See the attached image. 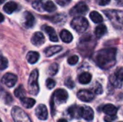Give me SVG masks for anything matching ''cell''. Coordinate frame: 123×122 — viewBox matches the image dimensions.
<instances>
[{
  "instance_id": "37",
  "label": "cell",
  "mask_w": 123,
  "mask_h": 122,
  "mask_svg": "<svg viewBox=\"0 0 123 122\" xmlns=\"http://www.w3.org/2000/svg\"><path fill=\"white\" fill-rule=\"evenodd\" d=\"M116 119V116H107L105 117V121L106 122H112Z\"/></svg>"
},
{
  "instance_id": "42",
  "label": "cell",
  "mask_w": 123,
  "mask_h": 122,
  "mask_svg": "<svg viewBox=\"0 0 123 122\" xmlns=\"http://www.w3.org/2000/svg\"><path fill=\"white\" fill-rule=\"evenodd\" d=\"M0 122H1V119H0Z\"/></svg>"
},
{
  "instance_id": "23",
  "label": "cell",
  "mask_w": 123,
  "mask_h": 122,
  "mask_svg": "<svg viewBox=\"0 0 123 122\" xmlns=\"http://www.w3.org/2000/svg\"><path fill=\"white\" fill-rule=\"evenodd\" d=\"M92 80V75L89 73L84 72L79 76V81L81 84H87Z\"/></svg>"
},
{
  "instance_id": "8",
  "label": "cell",
  "mask_w": 123,
  "mask_h": 122,
  "mask_svg": "<svg viewBox=\"0 0 123 122\" xmlns=\"http://www.w3.org/2000/svg\"><path fill=\"white\" fill-rule=\"evenodd\" d=\"M89 8L88 6L84 3V2H79L75 6H74L70 14L71 15H77V14H85L88 12Z\"/></svg>"
},
{
  "instance_id": "3",
  "label": "cell",
  "mask_w": 123,
  "mask_h": 122,
  "mask_svg": "<svg viewBox=\"0 0 123 122\" xmlns=\"http://www.w3.org/2000/svg\"><path fill=\"white\" fill-rule=\"evenodd\" d=\"M38 70H34L31 72L28 80V91L31 95L35 96L39 93L38 85Z\"/></svg>"
},
{
  "instance_id": "13",
  "label": "cell",
  "mask_w": 123,
  "mask_h": 122,
  "mask_svg": "<svg viewBox=\"0 0 123 122\" xmlns=\"http://www.w3.org/2000/svg\"><path fill=\"white\" fill-rule=\"evenodd\" d=\"M45 36L40 32H35L31 38V42L35 46H40L43 45L45 43Z\"/></svg>"
},
{
  "instance_id": "6",
  "label": "cell",
  "mask_w": 123,
  "mask_h": 122,
  "mask_svg": "<svg viewBox=\"0 0 123 122\" xmlns=\"http://www.w3.org/2000/svg\"><path fill=\"white\" fill-rule=\"evenodd\" d=\"M110 83L115 88H121L123 83V68H117L110 77Z\"/></svg>"
},
{
  "instance_id": "35",
  "label": "cell",
  "mask_w": 123,
  "mask_h": 122,
  "mask_svg": "<svg viewBox=\"0 0 123 122\" xmlns=\"http://www.w3.org/2000/svg\"><path fill=\"white\" fill-rule=\"evenodd\" d=\"M71 0H55V1L61 6H66L68 4Z\"/></svg>"
},
{
  "instance_id": "33",
  "label": "cell",
  "mask_w": 123,
  "mask_h": 122,
  "mask_svg": "<svg viewBox=\"0 0 123 122\" xmlns=\"http://www.w3.org/2000/svg\"><path fill=\"white\" fill-rule=\"evenodd\" d=\"M55 82L52 78H48L46 80V86L48 89H52L55 87Z\"/></svg>"
},
{
  "instance_id": "21",
  "label": "cell",
  "mask_w": 123,
  "mask_h": 122,
  "mask_svg": "<svg viewBox=\"0 0 123 122\" xmlns=\"http://www.w3.org/2000/svg\"><path fill=\"white\" fill-rule=\"evenodd\" d=\"M68 112L72 118H79L81 117V107L77 106H72L68 109Z\"/></svg>"
},
{
  "instance_id": "1",
  "label": "cell",
  "mask_w": 123,
  "mask_h": 122,
  "mask_svg": "<svg viewBox=\"0 0 123 122\" xmlns=\"http://www.w3.org/2000/svg\"><path fill=\"white\" fill-rule=\"evenodd\" d=\"M116 48H106L99 50L95 56L96 63L102 69L111 68L116 62Z\"/></svg>"
},
{
  "instance_id": "25",
  "label": "cell",
  "mask_w": 123,
  "mask_h": 122,
  "mask_svg": "<svg viewBox=\"0 0 123 122\" xmlns=\"http://www.w3.org/2000/svg\"><path fill=\"white\" fill-rule=\"evenodd\" d=\"M94 32L97 37H101L107 32V27L105 24H99L96 27Z\"/></svg>"
},
{
  "instance_id": "2",
  "label": "cell",
  "mask_w": 123,
  "mask_h": 122,
  "mask_svg": "<svg viewBox=\"0 0 123 122\" xmlns=\"http://www.w3.org/2000/svg\"><path fill=\"white\" fill-rule=\"evenodd\" d=\"M104 13L116 28H123V12L115 9H108L104 11Z\"/></svg>"
},
{
  "instance_id": "38",
  "label": "cell",
  "mask_w": 123,
  "mask_h": 122,
  "mask_svg": "<svg viewBox=\"0 0 123 122\" xmlns=\"http://www.w3.org/2000/svg\"><path fill=\"white\" fill-rule=\"evenodd\" d=\"M117 4L120 6H123V0H115Z\"/></svg>"
},
{
  "instance_id": "36",
  "label": "cell",
  "mask_w": 123,
  "mask_h": 122,
  "mask_svg": "<svg viewBox=\"0 0 123 122\" xmlns=\"http://www.w3.org/2000/svg\"><path fill=\"white\" fill-rule=\"evenodd\" d=\"M110 0H97V2L99 5H101V6H105V5H107L110 3Z\"/></svg>"
},
{
  "instance_id": "28",
  "label": "cell",
  "mask_w": 123,
  "mask_h": 122,
  "mask_svg": "<svg viewBox=\"0 0 123 122\" xmlns=\"http://www.w3.org/2000/svg\"><path fill=\"white\" fill-rule=\"evenodd\" d=\"M58 68H59V66H58V65L57 63L51 64L49 66V68H48V72L49 75L55 76L58 73Z\"/></svg>"
},
{
  "instance_id": "40",
  "label": "cell",
  "mask_w": 123,
  "mask_h": 122,
  "mask_svg": "<svg viewBox=\"0 0 123 122\" xmlns=\"http://www.w3.org/2000/svg\"><path fill=\"white\" fill-rule=\"evenodd\" d=\"M58 122H68L66 119H59Z\"/></svg>"
},
{
  "instance_id": "16",
  "label": "cell",
  "mask_w": 123,
  "mask_h": 122,
  "mask_svg": "<svg viewBox=\"0 0 123 122\" xmlns=\"http://www.w3.org/2000/svg\"><path fill=\"white\" fill-rule=\"evenodd\" d=\"M27 60L30 64H35L40 58V55L37 52L30 51L27 54Z\"/></svg>"
},
{
  "instance_id": "12",
  "label": "cell",
  "mask_w": 123,
  "mask_h": 122,
  "mask_svg": "<svg viewBox=\"0 0 123 122\" xmlns=\"http://www.w3.org/2000/svg\"><path fill=\"white\" fill-rule=\"evenodd\" d=\"M35 114L40 120H46L48 119V110L45 105L40 104L35 109Z\"/></svg>"
},
{
  "instance_id": "17",
  "label": "cell",
  "mask_w": 123,
  "mask_h": 122,
  "mask_svg": "<svg viewBox=\"0 0 123 122\" xmlns=\"http://www.w3.org/2000/svg\"><path fill=\"white\" fill-rule=\"evenodd\" d=\"M103 111L107 116H115L117 112V109L112 104H107L103 107Z\"/></svg>"
},
{
  "instance_id": "41",
  "label": "cell",
  "mask_w": 123,
  "mask_h": 122,
  "mask_svg": "<svg viewBox=\"0 0 123 122\" xmlns=\"http://www.w3.org/2000/svg\"><path fill=\"white\" fill-rule=\"evenodd\" d=\"M4 1H5V0H0V4H1L2 3H4Z\"/></svg>"
},
{
  "instance_id": "15",
  "label": "cell",
  "mask_w": 123,
  "mask_h": 122,
  "mask_svg": "<svg viewBox=\"0 0 123 122\" xmlns=\"http://www.w3.org/2000/svg\"><path fill=\"white\" fill-rule=\"evenodd\" d=\"M24 15H25V26L27 28L32 27L35 23V17L30 12H25Z\"/></svg>"
},
{
  "instance_id": "14",
  "label": "cell",
  "mask_w": 123,
  "mask_h": 122,
  "mask_svg": "<svg viewBox=\"0 0 123 122\" xmlns=\"http://www.w3.org/2000/svg\"><path fill=\"white\" fill-rule=\"evenodd\" d=\"M44 30L48 35L49 39L50 41H52V42H58V35L55 31V29L53 27H51L50 26H45Z\"/></svg>"
},
{
  "instance_id": "19",
  "label": "cell",
  "mask_w": 123,
  "mask_h": 122,
  "mask_svg": "<svg viewBox=\"0 0 123 122\" xmlns=\"http://www.w3.org/2000/svg\"><path fill=\"white\" fill-rule=\"evenodd\" d=\"M60 37H61L62 41L66 43H69L73 40V35H71V33L69 31H68L66 29H63L61 32Z\"/></svg>"
},
{
  "instance_id": "34",
  "label": "cell",
  "mask_w": 123,
  "mask_h": 122,
  "mask_svg": "<svg viewBox=\"0 0 123 122\" xmlns=\"http://www.w3.org/2000/svg\"><path fill=\"white\" fill-rule=\"evenodd\" d=\"M65 85L68 88H73L75 86V83L74 82V81L71 78H68L66 81H65Z\"/></svg>"
},
{
  "instance_id": "30",
  "label": "cell",
  "mask_w": 123,
  "mask_h": 122,
  "mask_svg": "<svg viewBox=\"0 0 123 122\" xmlns=\"http://www.w3.org/2000/svg\"><path fill=\"white\" fill-rule=\"evenodd\" d=\"M8 66V60L7 59L2 56L0 55V70H3L6 69Z\"/></svg>"
},
{
  "instance_id": "7",
  "label": "cell",
  "mask_w": 123,
  "mask_h": 122,
  "mask_svg": "<svg viewBox=\"0 0 123 122\" xmlns=\"http://www.w3.org/2000/svg\"><path fill=\"white\" fill-rule=\"evenodd\" d=\"M17 81V77L14 74L10 73H6L1 78L2 83L6 86H7L8 88H12L14 86Z\"/></svg>"
},
{
  "instance_id": "32",
  "label": "cell",
  "mask_w": 123,
  "mask_h": 122,
  "mask_svg": "<svg viewBox=\"0 0 123 122\" xmlns=\"http://www.w3.org/2000/svg\"><path fill=\"white\" fill-rule=\"evenodd\" d=\"M79 62V57L77 55H72L68 58V63L71 65H74Z\"/></svg>"
},
{
  "instance_id": "43",
  "label": "cell",
  "mask_w": 123,
  "mask_h": 122,
  "mask_svg": "<svg viewBox=\"0 0 123 122\" xmlns=\"http://www.w3.org/2000/svg\"></svg>"
},
{
  "instance_id": "11",
  "label": "cell",
  "mask_w": 123,
  "mask_h": 122,
  "mask_svg": "<svg viewBox=\"0 0 123 122\" xmlns=\"http://www.w3.org/2000/svg\"><path fill=\"white\" fill-rule=\"evenodd\" d=\"M94 111L89 106L81 107V117L86 121H92L94 119Z\"/></svg>"
},
{
  "instance_id": "20",
  "label": "cell",
  "mask_w": 123,
  "mask_h": 122,
  "mask_svg": "<svg viewBox=\"0 0 123 122\" xmlns=\"http://www.w3.org/2000/svg\"><path fill=\"white\" fill-rule=\"evenodd\" d=\"M61 50H62V47L58 46V45H54V46H51V47H48L45 50V55L47 57H51L53 55L59 52Z\"/></svg>"
},
{
  "instance_id": "5",
  "label": "cell",
  "mask_w": 123,
  "mask_h": 122,
  "mask_svg": "<svg viewBox=\"0 0 123 122\" xmlns=\"http://www.w3.org/2000/svg\"><path fill=\"white\" fill-rule=\"evenodd\" d=\"M11 114L14 122H32L26 112L18 106H14Z\"/></svg>"
},
{
  "instance_id": "26",
  "label": "cell",
  "mask_w": 123,
  "mask_h": 122,
  "mask_svg": "<svg viewBox=\"0 0 123 122\" xmlns=\"http://www.w3.org/2000/svg\"><path fill=\"white\" fill-rule=\"evenodd\" d=\"M25 93L26 92H25V88H23V86L22 85H20V86H19L18 88H17L15 89V91H14V96L16 97L19 98V99H22L25 97V95H26Z\"/></svg>"
},
{
  "instance_id": "10",
  "label": "cell",
  "mask_w": 123,
  "mask_h": 122,
  "mask_svg": "<svg viewBox=\"0 0 123 122\" xmlns=\"http://www.w3.org/2000/svg\"><path fill=\"white\" fill-rule=\"evenodd\" d=\"M52 97L53 98V99H56L59 103H63L67 101L68 98V95L66 91L60 88L54 92Z\"/></svg>"
},
{
  "instance_id": "39",
  "label": "cell",
  "mask_w": 123,
  "mask_h": 122,
  "mask_svg": "<svg viewBox=\"0 0 123 122\" xmlns=\"http://www.w3.org/2000/svg\"><path fill=\"white\" fill-rule=\"evenodd\" d=\"M4 20V17L1 13H0V22H2Z\"/></svg>"
},
{
  "instance_id": "9",
  "label": "cell",
  "mask_w": 123,
  "mask_h": 122,
  "mask_svg": "<svg viewBox=\"0 0 123 122\" xmlns=\"http://www.w3.org/2000/svg\"><path fill=\"white\" fill-rule=\"evenodd\" d=\"M77 97L79 100L84 102H89L94 98V94L92 91L88 90H81L77 93Z\"/></svg>"
},
{
  "instance_id": "24",
  "label": "cell",
  "mask_w": 123,
  "mask_h": 122,
  "mask_svg": "<svg viewBox=\"0 0 123 122\" xmlns=\"http://www.w3.org/2000/svg\"><path fill=\"white\" fill-rule=\"evenodd\" d=\"M89 17H90V19L94 23H101L103 21V17H102V15L96 11L92 12L89 14Z\"/></svg>"
},
{
  "instance_id": "4",
  "label": "cell",
  "mask_w": 123,
  "mask_h": 122,
  "mask_svg": "<svg viewBox=\"0 0 123 122\" xmlns=\"http://www.w3.org/2000/svg\"><path fill=\"white\" fill-rule=\"evenodd\" d=\"M71 25L72 28L75 29L76 32H84L89 27V22L85 17L81 16H78L73 19Z\"/></svg>"
},
{
  "instance_id": "18",
  "label": "cell",
  "mask_w": 123,
  "mask_h": 122,
  "mask_svg": "<svg viewBox=\"0 0 123 122\" xmlns=\"http://www.w3.org/2000/svg\"><path fill=\"white\" fill-rule=\"evenodd\" d=\"M17 4L15 2L9 1V2H7V3H6L4 4V6L3 7V9L6 13L10 14L13 13L17 9Z\"/></svg>"
},
{
  "instance_id": "29",
  "label": "cell",
  "mask_w": 123,
  "mask_h": 122,
  "mask_svg": "<svg viewBox=\"0 0 123 122\" xmlns=\"http://www.w3.org/2000/svg\"><path fill=\"white\" fill-rule=\"evenodd\" d=\"M92 91H93V93H95L96 94H101L103 92L102 86H101L100 83L97 82L94 84V86L92 87Z\"/></svg>"
},
{
  "instance_id": "22",
  "label": "cell",
  "mask_w": 123,
  "mask_h": 122,
  "mask_svg": "<svg viewBox=\"0 0 123 122\" xmlns=\"http://www.w3.org/2000/svg\"><path fill=\"white\" fill-rule=\"evenodd\" d=\"M20 101L22 104V106L26 108V109H31L32 107L34 106L35 104V100L31 98H23L22 99H20Z\"/></svg>"
},
{
  "instance_id": "27",
  "label": "cell",
  "mask_w": 123,
  "mask_h": 122,
  "mask_svg": "<svg viewBox=\"0 0 123 122\" xmlns=\"http://www.w3.org/2000/svg\"><path fill=\"white\" fill-rule=\"evenodd\" d=\"M56 6L55 5V4L49 0V1H47L45 4H44V9L48 12H53L54 11L56 10Z\"/></svg>"
},
{
  "instance_id": "31",
  "label": "cell",
  "mask_w": 123,
  "mask_h": 122,
  "mask_svg": "<svg viewBox=\"0 0 123 122\" xmlns=\"http://www.w3.org/2000/svg\"><path fill=\"white\" fill-rule=\"evenodd\" d=\"M32 7L39 12H43V10H45L44 9V4L40 1H35V2H33Z\"/></svg>"
}]
</instances>
